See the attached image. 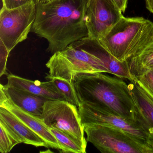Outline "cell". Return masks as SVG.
Here are the masks:
<instances>
[{"label": "cell", "mask_w": 153, "mask_h": 153, "mask_svg": "<svg viewBox=\"0 0 153 153\" xmlns=\"http://www.w3.org/2000/svg\"><path fill=\"white\" fill-rule=\"evenodd\" d=\"M88 0H52L36 4L31 32L48 41V52L54 54L74 42L88 36Z\"/></svg>", "instance_id": "1"}, {"label": "cell", "mask_w": 153, "mask_h": 153, "mask_svg": "<svg viewBox=\"0 0 153 153\" xmlns=\"http://www.w3.org/2000/svg\"><path fill=\"white\" fill-rule=\"evenodd\" d=\"M103 73H80L74 76L73 85L80 104L98 105L129 120L137 122L128 84L122 79Z\"/></svg>", "instance_id": "2"}, {"label": "cell", "mask_w": 153, "mask_h": 153, "mask_svg": "<svg viewBox=\"0 0 153 153\" xmlns=\"http://www.w3.org/2000/svg\"><path fill=\"white\" fill-rule=\"evenodd\" d=\"M117 60L123 62L153 41V23L143 17L121 19L99 40Z\"/></svg>", "instance_id": "3"}, {"label": "cell", "mask_w": 153, "mask_h": 153, "mask_svg": "<svg viewBox=\"0 0 153 153\" xmlns=\"http://www.w3.org/2000/svg\"><path fill=\"white\" fill-rule=\"evenodd\" d=\"M46 66L48 75L73 83L74 76L80 73H109L101 59L85 50L78 41L69 45L65 50L57 52L50 58Z\"/></svg>", "instance_id": "4"}, {"label": "cell", "mask_w": 153, "mask_h": 153, "mask_svg": "<svg viewBox=\"0 0 153 153\" xmlns=\"http://www.w3.org/2000/svg\"><path fill=\"white\" fill-rule=\"evenodd\" d=\"M34 0L12 9L1 8L0 12V41L10 52L26 40L36 18Z\"/></svg>", "instance_id": "5"}, {"label": "cell", "mask_w": 153, "mask_h": 153, "mask_svg": "<svg viewBox=\"0 0 153 153\" xmlns=\"http://www.w3.org/2000/svg\"><path fill=\"white\" fill-rule=\"evenodd\" d=\"M84 126L87 141L102 153H153V148L119 129L96 124Z\"/></svg>", "instance_id": "6"}, {"label": "cell", "mask_w": 153, "mask_h": 153, "mask_svg": "<svg viewBox=\"0 0 153 153\" xmlns=\"http://www.w3.org/2000/svg\"><path fill=\"white\" fill-rule=\"evenodd\" d=\"M65 100H48L41 119L49 128L63 131L86 149V140L78 108Z\"/></svg>", "instance_id": "7"}, {"label": "cell", "mask_w": 153, "mask_h": 153, "mask_svg": "<svg viewBox=\"0 0 153 153\" xmlns=\"http://www.w3.org/2000/svg\"><path fill=\"white\" fill-rule=\"evenodd\" d=\"M78 108L83 125L99 124L119 129L153 148V140L139 122L131 121L106 108L88 103H80Z\"/></svg>", "instance_id": "8"}, {"label": "cell", "mask_w": 153, "mask_h": 153, "mask_svg": "<svg viewBox=\"0 0 153 153\" xmlns=\"http://www.w3.org/2000/svg\"><path fill=\"white\" fill-rule=\"evenodd\" d=\"M88 37L99 40L123 16L111 0H88Z\"/></svg>", "instance_id": "9"}, {"label": "cell", "mask_w": 153, "mask_h": 153, "mask_svg": "<svg viewBox=\"0 0 153 153\" xmlns=\"http://www.w3.org/2000/svg\"><path fill=\"white\" fill-rule=\"evenodd\" d=\"M0 86V106L8 110L36 133L45 141L46 147L55 149L60 151L61 149L56 137L41 118L17 106L7 97L2 86Z\"/></svg>", "instance_id": "10"}, {"label": "cell", "mask_w": 153, "mask_h": 153, "mask_svg": "<svg viewBox=\"0 0 153 153\" xmlns=\"http://www.w3.org/2000/svg\"><path fill=\"white\" fill-rule=\"evenodd\" d=\"M78 42L85 50L99 58L104 63L110 74L129 81L132 79L127 61L121 62L117 60L100 44L98 40L88 36L79 40Z\"/></svg>", "instance_id": "11"}, {"label": "cell", "mask_w": 153, "mask_h": 153, "mask_svg": "<svg viewBox=\"0 0 153 153\" xmlns=\"http://www.w3.org/2000/svg\"><path fill=\"white\" fill-rule=\"evenodd\" d=\"M128 84L139 122L153 140V101L132 79Z\"/></svg>", "instance_id": "12"}, {"label": "cell", "mask_w": 153, "mask_h": 153, "mask_svg": "<svg viewBox=\"0 0 153 153\" xmlns=\"http://www.w3.org/2000/svg\"><path fill=\"white\" fill-rule=\"evenodd\" d=\"M7 80V85L27 91L48 100H65L51 80L45 82L33 81L13 74L8 75Z\"/></svg>", "instance_id": "13"}, {"label": "cell", "mask_w": 153, "mask_h": 153, "mask_svg": "<svg viewBox=\"0 0 153 153\" xmlns=\"http://www.w3.org/2000/svg\"><path fill=\"white\" fill-rule=\"evenodd\" d=\"M0 122L12 131L22 143L46 147L45 141L23 122L4 107L0 106Z\"/></svg>", "instance_id": "14"}, {"label": "cell", "mask_w": 153, "mask_h": 153, "mask_svg": "<svg viewBox=\"0 0 153 153\" xmlns=\"http://www.w3.org/2000/svg\"><path fill=\"white\" fill-rule=\"evenodd\" d=\"M7 97L24 111L41 118L45 103L48 99L16 88L1 84Z\"/></svg>", "instance_id": "15"}, {"label": "cell", "mask_w": 153, "mask_h": 153, "mask_svg": "<svg viewBox=\"0 0 153 153\" xmlns=\"http://www.w3.org/2000/svg\"><path fill=\"white\" fill-rule=\"evenodd\" d=\"M126 61L132 78L153 70V41Z\"/></svg>", "instance_id": "16"}, {"label": "cell", "mask_w": 153, "mask_h": 153, "mask_svg": "<svg viewBox=\"0 0 153 153\" xmlns=\"http://www.w3.org/2000/svg\"><path fill=\"white\" fill-rule=\"evenodd\" d=\"M45 78L47 80L52 81L60 94L64 97L65 101L79 107L80 102L73 83H70L63 79L51 76L48 74Z\"/></svg>", "instance_id": "17"}, {"label": "cell", "mask_w": 153, "mask_h": 153, "mask_svg": "<svg viewBox=\"0 0 153 153\" xmlns=\"http://www.w3.org/2000/svg\"><path fill=\"white\" fill-rule=\"evenodd\" d=\"M61 147V153H85L86 149L71 137L61 131L54 128H50Z\"/></svg>", "instance_id": "18"}, {"label": "cell", "mask_w": 153, "mask_h": 153, "mask_svg": "<svg viewBox=\"0 0 153 153\" xmlns=\"http://www.w3.org/2000/svg\"><path fill=\"white\" fill-rule=\"evenodd\" d=\"M0 152H10L17 144L22 143L19 138L4 124L0 122Z\"/></svg>", "instance_id": "19"}, {"label": "cell", "mask_w": 153, "mask_h": 153, "mask_svg": "<svg viewBox=\"0 0 153 153\" xmlns=\"http://www.w3.org/2000/svg\"><path fill=\"white\" fill-rule=\"evenodd\" d=\"M132 79L153 101V69Z\"/></svg>", "instance_id": "20"}, {"label": "cell", "mask_w": 153, "mask_h": 153, "mask_svg": "<svg viewBox=\"0 0 153 153\" xmlns=\"http://www.w3.org/2000/svg\"><path fill=\"white\" fill-rule=\"evenodd\" d=\"M1 46V72L0 76L8 74L7 71V62L10 52L7 50L2 42L0 41Z\"/></svg>", "instance_id": "21"}, {"label": "cell", "mask_w": 153, "mask_h": 153, "mask_svg": "<svg viewBox=\"0 0 153 153\" xmlns=\"http://www.w3.org/2000/svg\"><path fill=\"white\" fill-rule=\"evenodd\" d=\"M33 0H2V7L12 9L25 5Z\"/></svg>", "instance_id": "22"}, {"label": "cell", "mask_w": 153, "mask_h": 153, "mask_svg": "<svg viewBox=\"0 0 153 153\" xmlns=\"http://www.w3.org/2000/svg\"><path fill=\"white\" fill-rule=\"evenodd\" d=\"M117 8L121 12H125L127 7L128 0H111Z\"/></svg>", "instance_id": "23"}, {"label": "cell", "mask_w": 153, "mask_h": 153, "mask_svg": "<svg viewBox=\"0 0 153 153\" xmlns=\"http://www.w3.org/2000/svg\"><path fill=\"white\" fill-rule=\"evenodd\" d=\"M146 8L153 14V0H145Z\"/></svg>", "instance_id": "24"}, {"label": "cell", "mask_w": 153, "mask_h": 153, "mask_svg": "<svg viewBox=\"0 0 153 153\" xmlns=\"http://www.w3.org/2000/svg\"><path fill=\"white\" fill-rule=\"evenodd\" d=\"M36 4H44L51 1L52 0H34Z\"/></svg>", "instance_id": "25"}]
</instances>
